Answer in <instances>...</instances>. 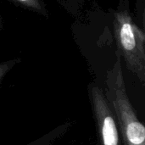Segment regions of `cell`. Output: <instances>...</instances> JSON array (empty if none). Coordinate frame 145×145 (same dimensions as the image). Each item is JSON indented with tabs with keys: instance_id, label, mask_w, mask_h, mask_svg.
Returning <instances> with one entry per match:
<instances>
[{
	"instance_id": "cell-6",
	"label": "cell",
	"mask_w": 145,
	"mask_h": 145,
	"mask_svg": "<svg viewBox=\"0 0 145 145\" xmlns=\"http://www.w3.org/2000/svg\"><path fill=\"white\" fill-rule=\"evenodd\" d=\"M20 61V59H13L0 62V82L12 68Z\"/></svg>"
},
{
	"instance_id": "cell-4",
	"label": "cell",
	"mask_w": 145,
	"mask_h": 145,
	"mask_svg": "<svg viewBox=\"0 0 145 145\" xmlns=\"http://www.w3.org/2000/svg\"><path fill=\"white\" fill-rule=\"evenodd\" d=\"M9 1L31 12L42 15L46 18H48L49 15L48 10L47 8V5L43 0H9Z\"/></svg>"
},
{
	"instance_id": "cell-7",
	"label": "cell",
	"mask_w": 145,
	"mask_h": 145,
	"mask_svg": "<svg viewBox=\"0 0 145 145\" xmlns=\"http://www.w3.org/2000/svg\"><path fill=\"white\" fill-rule=\"evenodd\" d=\"M3 27V17L0 14V31H2Z\"/></svg>"
},
{
	"instance_id": "cell-3",
	"label": "cell",
	"mask_w": 145,
	"mask_h": 145,
	"mask_svg": "<svg viewBox=\"0 0 145 145\" xmlns=\"http://www.w3.org/2000/svg\"><path fill=\"white\" fill-rule=\"evenodd\" d=\"M90 96L103 145H119L115 117L103 90L93 83L90 87Z\"/></svg>"
},
{
	"instance_id": "cell-5",
	"label": "cell",
	"mask_w": 145,
	"mask_h": 145,
	"mask_svg": "<svg viewBox=\"0 0 145 145\" xmlns=\"http://www.w3.org/2000/svg\"><path fill=\"white\" fill-rule=\"evenodd\" d=\"M61 5L72 15L77 16L86 0H59Z\"/></svg>"
},
{
	"instance_id": "cell-1",
	"label": "cell",
	"mask_w": 145,
	"mask_h": 145,
	"mask_svg": "<svg viewBox=\"0 0 145 145\" xmlns=\"http://www.w3.org/2000/svg\"><path fill=\"white\" fill-rule=\"evenodd\" d=\"M110 15L118 53L127 68L144 83L145 34L131 14L129 1L120 0L117 8L110 10Z\"/></svg>"
},
{
	"instance_id": "cell-2",
	"label": "cell",
	"mask_w": 145,
	"mask_h": 145,
	"mask_svg": "<svg viewBox=\"0 0 145 145\" xmlns=\"http://www.w3.org/2000/svg\"><path fill=\"white\" fill-rule=\"evenodd\" d=\"M119 54L116 63L105 74V98L115 110L126 145H144L145 128L129 101Z\"/></svg>"
}]
</instances>
